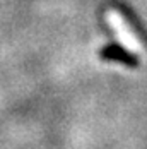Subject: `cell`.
Returning <instances> with one entry per match:
<instances>
[{
  "mask_svg": "<svg viewBox=\"0 0 147 149\" xmlns=\"http://www.w3.org/2000/svg\"><path fill=\"white\" fill-rule=\"evenodd\" d=\"M104 17H106L108 26H110V28L113 29V33H115L118 43L123 46L127 52H130L133 55L140 57L142 60H147L146 46L140 41V38L137 36V33L132 29V26L128 24L127 17L121 14L120 10H116V9H108L106 14H104Z\"/></svg>",
  "mask_w": 147,
  "mask_h": 149,
  "instance_id": "obj_1",
  "label": "cell"
}]
</instances>
